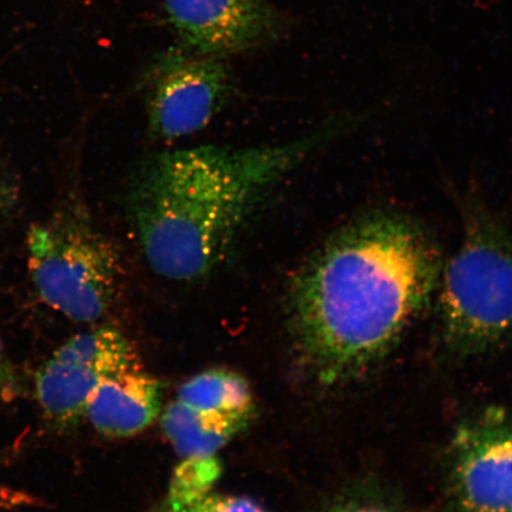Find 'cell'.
Wrapping results in <instances>:
<instances>
[{"instance_id": "ba28073f", "label": "cell", "mask_w": 512, "mask_h": 512, "mask_svg": "<svg viewBox=\"0 0 512 512\" xmlns=\"http://www.w3.org/2000/svg\"><path fill=\"white\" fill-rule=\"evenodd\" d=\"M166 14L192 53H245L277 34V12L265 0H165Z\"/></svg>"}, {"instance_id": "8992f818", "label": "cell", "mask_w": 512, "mask_h": 512, "mask_svg": "<svg viewBox=\"0 0 512 512\" xmlns=\"http://www.w3.org/2000/svg\"><path fill=\"white\" fill-rule=\"evenodd\" d=\"M140 363L124 332L102 324L75 335L38 368V403L55 430H74L86 418L89 400L99 384L121 369Z\"/></svg>"}, {"instance_id": "6da1fadb", "label": "cell", "mask_w": 512, "mask_h": 512, "mask_svg": "<svg viewBox=\"0 0 512 512\" xmlns=\"http://www.w3.org/2000/svg\"><path fill=\"white\" fill-rule=\"evenodd\" d=\"M433 236L399 211L376 209L332 233L293 273L288 316L304 368L343 386L386 360L437 294Z\"/></svg>"}, {"instance_id": "3957f363", "label": "cell", "mask_w": 512, "mask_h": 512, "mask_svg": "<svg viewBox=\"0 0 512 512\" xmlns=\"http://www.w3.org/2000/svg\"><path fill=\"white\" fill-rule=\"evenodd\" d=\"M463 239L437 290L446 354L470 360L512 341V235L484 204L462 203Z\"/></svg>"}, {"instance_id": "277c9868", "label": "cell", "mask_w": 512, "mask_h": 512, "mask_svg": "<svg viewBox=\"0 0 512 512\" xmlns=\"http://www.w3.org/2000/svg\"><path fill=\"white\" fill-rule=\"evenodd\" d=\"M28 256L42 302L76 323L104 319L123 287L125 268L118 248L79 208L32 224Z\"/></svg>"}, {"instance_id": "7c38bea8", "label": "cell", "mask_w": 512, "mask_h": 512, "mask_svg": "<svg viewBox=\"0 0 512 512\" xmlns=\"http://www.w3.org/2000/svg\"><path fill=\"white\" fill-rule=\"evenodd\" d=\"M324 512H415L379 483H355L338 495Z\"/></svg>"}, {"instance_id": "9a60e30c", "label": "cell", "mask_w": 512, "mask_h": 512, "mask_svg": "<svg viewBox=\"0 0 512 512\" xmlns=\"http://www.w3.org/2000/svg\"><path fill=\"white\" fill-rule=\"evenodd\" d=\"M18 379L14 367L6 357L0 342V401H9L18 395Z\"/></svg>"}, {"instance_id": "9c48e42d", "label": "cell", "mask_w": 512, "mask_h": 512, "mask_svg": "<svg viewBox=\"0 0 512 512\" xmlns=\"http://www.w3.org/2000/svg\"><path fill=\"white\" fill-rule=\"evenodd\" d=\"M160 412L162 386L138 363L99 384L88 402L86 419L105 437L127 438L149 428Z\"/></svg>"}, {"instance_id": "5b68a950", "label": "cell", "mask_w": 512, "mask_h": 512, "mask_svg": "<svg viewBox=\"0 0 512 512\" xmlns=\"http://www.w3.org/2000/svg\"><path fill=\"white\" fill-rule=\"evenodd\" d=\"M438 512H512V413L479 409L448 443Z\"/></svg>"}, {"instance_id": "8fae6325", "label": "cell", "mask_w": 512, "mask_h": 512, "mask_svg": "<svg viewBox=\"0 0 512 512\" xmlns=\"http://www.w3.org/2000/svg\"><path fill=\"white\" fill-rule=\"evenodd\" d=\"M176 400L203 412L255 413L245 377L227 369H210L192 377L179 388Z\"/></svg>"}, {"instance_id": "52a82bcc", "label": "cell", "mask_w": 512, "mask_h": 512, "mask_svg": "<svg viewBox=\"0 0 512 512\" xmlns=\"http://www.w3.org/2000/svg\"><path fill=\"white\" fill-rule=\"evenodd\" d=\"M230 76L219 57L172 53L150 78L147 130L160 142L192 136L203 130L228 93Z\"/></svg>"}, {"instance_id": "4fadbf2b", "label": "cell", "mask_w": 512, "mask_h": 512, "mask_svg": "<svg viewBox=\"0 0 512 512\" xmlns=\"http://www.w3.org/2000/svg\"><path fill=\"white\" fill-rule=\"evenodd\" d=\"M221 475V465L216 456L183 458L172 476L166 498L172 501H189L213 491Z\"/></svg>"}, {"instance_id": "7a4b0ae2", "label": "cell", "mask_w": 512, "mask_h": 512, "mask_svg": "<svg viewBox=\"0 0 512 512\" xmlns=\"http://www.w3.org/2000/svg\"><path fill=\"white\" fill-rule=\"evenodd\" d=\"M348 125L334 121L281 143L197 146L147 159L127 196L147 265L176 283L207 278L271 192Z\"/></svg>"}, {"instance_id": "2e32d148", "label": "cell", "mask_w": 512, "mask_h": 512, "mask_svg": "<svg viewBox=\"0 0 512 512\" xmlns=\"http://www.w3.org/2000/svg\"><path fill=\"white\" fill-rule=\"evenodd\" d=\"M0 204H2V196H0Z\"/></svg>"}, {"instance_id": "30bf717a", "label": "cell", "mask_w": 512, "mask_h": 512, "mask_svg": "<svg viewBox=\"0 0 512 512\" xmlns=\"http://www.w3.org/2000/svg\"><path fill=\"white\" fill-rule=\"evenodd\" d=\"M254 414L203 412L175 400L163 412L162 427L182 458L216 456L246 430Z\"/></svg>"}, {"instance_id": "5bb4252c", "label": "cell", "mask_w": 512, "mask_h": 512, "mask_svg": "<svg viewBox=\"0 0 512 512\" xmlns=\"http://www.w3.org/2000/svg\"><path fill=\"white\" fill-rule=\"evenodd\" d=\"M149 512H270L248 497L216 494L209 491L189 501L165 498Z\"/></svg>"}]
</instances>
